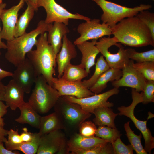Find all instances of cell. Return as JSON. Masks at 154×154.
Returning <instances> with one entry per match:
<instances>
[{
	"mask_svg": "<svg viewBox=\"0 0 154 154\" xmlns=\"http://www.w3.org/2000/svg\"><path fill=\"white\" fill-rule=\"evenodd\" d=\"M110 28L117 43L135 47L154 46L149 28L136 16L125 18Z\"/></svg>",
	"mask_w": 154,
	"mask_h": 154,
	"instance_id": "1",
	"label": "cell"
},
{
	"mask_svg": "<svg viewBox=\"0 0 154 154\" xmlns=\"http://www.w3.org/2000/svg\"><path fill=\"white\" fill-rule=\"evenodd\" d=\"M35 45L36 49L27 54L38 76L42 75L52 86L56 66V55L47 40L46 32L40 35Z\"/></svg>",
	"mask_w": 154,
	"mask_h": 154,
	"instance_id": "2",
	"label": "cell"
},
{
	"mask_svg": "<svg viewBox=\"0 0 154 154\" xmlns=\"http://www.w3.org/2000/svg\"><path fill=\"white\" fill-rule=\"evenodd\" d=\"M53 23L40 21L36 28L11 40L7 41V51L5 56L10 63L16 67L26 58L27 53L35 45L39 35L48 31Z\"/></svg>",
	"mask_w": 154,
	"mask_h": 154,
	"instance_id": "3",
	"label": "cell"
},
{
	"mask_svg": "<svg viewBox=\"0 0 154 154\" xmlns=\"http://www.w3.org/2000/svg\"><path fill=\"white\" fill-rule=\"evenodd\" d=\"M34 84L28 102L38 113H47L54 107L60 96L42 75L37 77Z\"/></svg>",
	"mask_w": 154,
	"mask_h": 154,
	"instance_id": "4",
	"label": "cell"
},
{
	"mask_svg": "<svg viewBox=\"0 0 154 154\" xmlns=\"http://www.w3.org/2000/svg\"><path fill=\"white\" fill-rule=\"evenodd\" d=\"M102 9V23L112 28L123 19L135 16L139 12L151 8L149 4H141L133 8L129 7L106 0H92Z\"/></svg>",
	"mask_w": 154,
	"mask_h": 154,
	"instance_id": "5",
	"label": "cell"
},
{
	"mask_svg": "<svg viewBox=\"0 0 154 154\" xmlns=\"http://www.w3.org/2000/svg\"><path fill=\"white\" fill-rule=\"evenodd\" d=\"M96 45L110 68L122 70L130 60L127 49L118 43L114 37H101L96 41Z\"/></svg>",
	"mask_w": 154,
	"mask_h": 154,
	"instance_id": "6",
	"label": "cell"
},
{
	"mask_svg": "<svg viewBox=\"0 0 154 154\" xmlns=\"http://www.w3.org/2000/svg\"><path fill=\"white\" fill-rule=\"evenodd\" d=\"M131 95L132 101L130 105L127 106H122L118 107L117 110L119 112L118 115L127 116L133 122L143 136L145 142L144 149L147 153L151 154L152 150L154 148V137L147 127V120H139L134 115L135 106L142 102V92L140 93L135 89L132 88Z\"/></svg>",
	"mask_w": 154,
	"mask_h": 154,
	"instance_id": "7",
	"label": "cell"
},
{
	"mask_svg": "<svg viewBox=\"0 0 154 154\" xmlns=\"http://www.w3.org/2000/svg\"><path fill=\"white\" fill-rule=\"evenodd\" d=\"M38 8L43 7L46 13L45 21L48 23L59 22L68 25L70 19H75L87 21L91 19L88 17L78 13H72L56 3L55 0H37Z\"/></svg>",
	"mask_w": 154,
	"mask_h": 154,
	"instance_id": "8",
	"label": "cell"
},
{
	"mask_svg": "<svg viewBox=\"0 0 154 154\" xmlns=\"http://www.w3.org/2000/svg\"><path fill=\"white\" fill-rule=\"evenodd\" d=\"M55 112L62 115L70 125L78 127L91 115L84 111L77 104L66 100L60 96L54 107Z\"/></svg>",
	"mask_w": 154,
	"mask_h": 154,
	"instance_id": "9",
	"label": "cell"
},
{
	"mask_svg": "<svg viewBox=\"0 0 154 154\" xmlns=\"http://www.w3.org/2000/svg\"><path fill=\"white\" fill-rule=\"evenodd\" d=\"M119 92V88L114 87L104 93L95 94L82 98L69 96H61L67 101L78 104L85 112L92 114L94 110L97 108L102 106L109 108L113 107V103L108 101V100L111 96L117 94Z\"/></svg>",
	"mask_w": 154,
	"mask_h": 154,
	"instance_id": "10",
	"label": "cell"
},
{
	"mask_svg": "<svg viewBox=\"0 0 154 154\" xmlns=\"http://www.w3.org/2000/svg\"><path fill=\"white\" fill-rule=\"evenodd\" d=\"M67 141L61 130L41 136L37 154H64L69 153Z\"/></svg>",
	"mask_w": 154,
	"mask_h": 154,
	"instance_id": "11",
	"label": "cell"
},
{
	"mask_svg": "<svg viewBox=\"0 0 154 154\" xmlns=\"http://www.w3.org/2000/svg\"><path fill=\"white\" fill-rule=\"evenodd\" d=\"M80 36L74 42L76 45L88 40H97L106 36L112 35V30L106 24L100 23L99 19H94L80 24L77 28Z\"/></svg>",
	"mask_w": 154,
	"mask_h": 154,
	"instance_id": "12",
	"label": "cell"
},
{
	"mask_svg": "<svg viewBox=\"0 0 154 154\" xmlns=\"http://www.w3.org/2000/svg\"><path fill=\"white\" fill-rule=\"evenodd\" d=\"M133 60L130 59L121 70L122 75L121 77L112 82L114 87H129L139 92L143 91L147 80L133 67Z\"/></svg>",
	"mask_w": 154,
	"mask_h": 154,
	"instance_id": "13",
	"label": "cell"
},
{
	"mask_svg": "<svg viewBox=\"0 0 154 154\" xmlns=\"http://www.w3.org/2000/svg\"><path fill=\"white\" fill-rule=\"evenodd\" d=\"M13 73V79L23 90L29 94L38 76L31 62L27 57L16 67Z\"/></svg>",
	"mask_w": 154,
	"mask_h": 154,
	"instance_id": "14",
	"label": "cell"
},
{
	"mask_svg": "<svg viewBox=\"0 0 154 154\" xmlns=\"http://www.w3.org/2000/svg\"><path fill=\"white\" fill-rule=\"evenodd\" d=\"M52 82V86L57 91L60 96H69L82 98L95 94L84 86L82 81L70 82L61 78L54 77Z\"/></svg>",
	"mask_w": 154,
	"mask_h": 154,
	"instance_id": "15",
	"label": "cell"
},
{
	"mask_svg": "<svg viewBox=\"0 0 154 154\" xmlns=\"http://www.w3.org/2000/svg\"><path fill=\"white\" fill-rule=\"evenodd\" d=\"M25 2L23 0H20L17 5L2 11L0 15L3 24L0 33L1 39L8 41L15 38L14 30L18 20V12L23 7Z\"/></svg>",
	"mask_w": 154,
	"mask_h": 154,
	"instance_id": "16",
	"label": "cell"
},
{
	"mask_svg": "<svg viewBox=\"0 0 154 154\" xmlns=\"http://www.w3.org/2000/svg\"><path fill=\"white\" fill-rule=\"evenodd\" d=\"M67 35L64 37L61 48L56 56L58 78L61 77L66 66L77 55L75 45L69 40Z\"/></svg>",
	"mask_w": 154,
	"mask_h": 154,
	"instance_id": "17",
	"label": "cell"
},
{
	"mask_svg": "<svg viewBox=\"0 0 154 154\" xmlns=\"http://www.w3.org/2000/svg\"><path fill=\"white\" fill-rule=\"evenodd\" d=\"M25 93L23 89L12 79L5 86L3 101L12 110H15L25 102Z\"/></svg>",
	"mask_w": 154,
	"mask_h": 154,
	"instance_id": "18",
	"label": "cell"
},
{
	"mask_svg": "<svg viewBox=\"0 0 154 154\" xmlns=\"http://www.w3.org/2000/svg\"><path fill=\"white\" fill-rule=\"evenodd\" d=\"M106 141L96 136L86 137L75 133L67 141L69 152L72 151L91 148L104 144Z\"/></svg>",
	"mask_w": 154,
	"mask_h": 154,
	"instance_id": "19",
	"label": "cell"
},
{
	"mask_svg": "<svg viewBox=\"0 0 154 154\" xmlns=\"http://www.w3.org/2000/svg\"><path fill=\"white\" fill-rule=\"evenodd\" d=\"M97 40L92 42H84L76 45L82 54L81 63L82 66L89 74L90 68L95 64V59L100 53L96 44Z\"/></svg>",
	"mask_w": 154,
	"mask_h": 154,
	"instance_id": "20",
	"label": "cell"
},
{
	"mask_svg": "<svg viewBox=\"0 0 154 154\" xmlns=\"http://www.w3.org/2000/svg\"><path fill=\"white\" fill-rule=\"evenodd\" d=\"M47 40L51 46L55 55L61 48L64 37L70 32L67 25L61 22H54L48 31Z\"/></svg>",
	"mask_w": 154,
	"mask_h": 154,
	"instance_id": "21",
	"label": "cell"
},
{
	"mask_svg": "<svg viewBox=\"0 0 154 154\" xmlns=\"http://www.w3.org/2000/svg\"><path fill=\"white\" fill-rule=\"evenodd\" d=\"M18 108L20 115L15 121L20 124H28L33 127L39 129L41 116L29 103L25 102Z\"/></svg>",
	"mask_w": 154,
	"mask_h": 154,
	"instance_id": "22",
	"label": "cell"
},
{
	"mask_svg": "<svg viewBox=\"0 0 154 154\" xmlns=\"http://www.w3.org/2000/svg\"><path fill=\"white\" fill-rule=\"evenodd\" d=\"M64 128L59 115L56 112L41 116L38 133L40 136Z\"/></svg>",
	"mask_w": 154,
	"mask_h": 154,
	"instance_id": "23",
	"label": "cell"
},
{
	"mask_svg": "<svg viewBox=\"0 0 154 154\" xmlns=\"http://www.w3.org/2000/svg\"><path fill=\"white\" fill-rule=\"evenodd\" d=\"M122 75L121 70L110 68L101 75L89 89L95 94H99L106 88L108 82L119 79Z\"/></svg>",
	"mask_w": 154,
	"mask_h": 154,
	"instance_id": "24",
	"label": "cell"
},
{
	"mask_svg": "<svg viewBox=\"0 0 154 154\" xmlns=\"http://www.w3.org/2000/svg\"><path fill=\"white\" fill-rule=\"evenodd\" d=\"M92 114L95 116L93 121L96 125L116 128L114 121L118 113L114 112L110 108L102 106L97 108L94 110Z\"/></svg>",
	"mask_w": 154,
	"mask_h": 154,
	"instance_id": "25",
	"label": "cell"
},
{
	"mask_svg": "<svg viewBox=\"0 0 154 154\" xmlns=\"http://www.w3.org/2000/svg\"><path fill=\"white\" fill-rule=\"evenodd\" d=\"M40 137L38 133H35L34 138L30 141L13 144L7 141L5 145L6 148L9 150H19L25 154H35L37 153L39 146Z\"/></svg>",
	"mask_w": 154,
	"mask_h": 154,
	"instance_id": "26",
	"label": "cell"
},
{
	"mask_svg": "<svg viewBox=\"0 0 154 154\" xmlns=\"http://www.w3.org/2000/svg\"><path fill=\"white\" fill-rule=\"evenodd\" d=\"M27 5V8L17 21L14 30V37H18L26 33V30L33 17L35 10L31 5Z\"/></svg>",
	"mask_w": 154,
	"mask_h": 154,
	"instance_id": "27",
	"label": "cell"
},
{
	"mask_svg": "<svg viewBox=\"0 0 154 154\" xmlns=\"http://www.w3.org/2000/svg\"><path fill=\"white\" fill-rule=\"evenodd\" d=\"M88 74L80 64L74 65L70 62L65 67L61 78L68 81H79L87 77Z\"/></svg>",
	"mask_w": 154,
	"mask_h": 154,
	"instance_id": "28",
	"label": "cell"
},
{
	"mask_svg": "<svg viewBox=\"0 0 154 154\" xmlns=\"http://www.w3.org/2000/svg\"><path fill=\"white\" fill-rule=\"evenodd\" d=\"M95 67L94 72L89 79L84 80L82 82L83 85L89 89L96 82L101 75L110 68L108 65L102 55L97 59L95 64Z\"/></svg>",
	"mask_w": 154,
	"mask_h": 154,
	"instance_id": "29",
	"label": "cell"
},
{
	"mask_svg": "<svg viewBox=\"0 0 154 154\" xmlns=\"http://www.w3.org/2000/svg\"><path fill=\"white\" fill-rule=\"evenodd\" d=\"M130 121H128L124 125L126 135L130 143V144L136 154H147V153L144 149L141 143L142 134L140 133L139 135H137L134 133L130 127Z\"/></svg>",
	"mask_w": 154,
	"mask_h": 154,
	"instance_id": "30",
	"label": "cell"
},
{
	"mask_svg": "<svg viewBox=\"0 0 154 154\" xmlns=\"http://www.w3.org/2000/svg\"><path fill=\"white\" fill-rule=\"evenodd\" d=\"M95 135L111 143L120 137L121 134L116 128H111L107 126H99L97 129Z\"/></svg>",
	"mask_w": 154,
	"mask_h": 154,
	"instance_id": "31",
	"label": "cell"
},
{
	"mask_svg": "<svg viewBox=\"0 0 154 154\" xmlns=\"http://www.w3.org/2000/svg\"><path fill=\"white\" fill-rule=\"evenodd\" d=\"M127 56L129 59L135 60L137 62H154V49L143 52H138L135 49H127Z\"/></svg>",
	"mask_w": 154,
	"mask_h": 154,
	"instance_id": "32",
	"label": "cell"
},
{
	"mask_svg": "<svg viewBox=\"0 0 154 154\" xmlns=\"http://www.w3.org/2000/svg\"><path fill=\"white\" fill-rule=\"evenodd\" d=\"M70 153L72 154H114L112 144L108 142L91 148L74 150Z\"/></svg>",
	"mask_w": 154,
	"mask_h": 154,
	"instance_id": "33",
	"label": "cell"
},
{
	"mask_svg": "<svg viewBox=\"0 0 154 154\" xmlns=\"http://www.w3.org/2000/svg\"><path fill=\"white\" fill-rule=\"evenodd\" d=\"M133 66L147 80L154 81V62H145L133 64Z\"/></svg>",
	"mask_w": 154,
	"mask_h": 154,
	"instance_id": "34",
	"label": "cell"
},
{
	"mask_svg": "<svg viewBox=\"0 0 154 154\" xmlns=\"http://www.w3.org/2000/svg\"><path fill=\"white\" fill-rule=\"evenodd\" d=\"M147 10L139 12L135 16L140 19L149 28L154 38V13Z\"/></svg>",
	"mask_w": 154,
	"mask_h": 154,
	"instance_id": "35",
	"label": "cell"
},
{
	"mask_svg": "<svg viewBox=\"0 0 154 154\" xmlns=\"http://www.w3.org/2000/svg\"><path fill=\"white\" fill-rule=\"evenodd\" d=\"M142 92V103L146 104L154 102V81L147 80L145 86Z\"/></svg>",
	"mask_w": 154,
	"mask_h": 154,
	"instance_id": "36",
	"label": "cell"
},
{
	"mask_svg": "<svg viewBox=\"0 0 154 154\" xmlns=\"http://www.w3.org/2000/svg\"><path fill=\"white\" fill-rule=\"evenodd\" d=\"M114 154H133V149L131 145L125 144L121 140L120 137L111 143Z\"/></svg>",
	"mask_w": 154,
	"mask_h": 154,
	"instance_id": "37",
	"label": "cell"
},
{
	"mask_svg": "<svg viewBox=\"0 0 154 154\" xmlns=\"http://www.w3.org/2000/svg\"><path fill=\"white\" fill-rule=\"evenodd\" d=\"M79 127V134L86 137L95 136L97 129L95 124L90 121H84Z\"/></svg>",
	"mask_w": 154,
	"mask_h": 154,
	"instance_id": "38",
	"label": "cell"
},
{
	"mask_svg": "<svg viewBox=\"0 0 154 154\" xmlns=\"http://www.w3.org/2000/svg\"><path fill=\"white\" fill-rule=\"evenodd\" d=\"M7 141L13 144H18L22 142L20 135L18 133V129H11L8 131Z\"/></svg>",
	"mask_w": 154,
	"mask_h": 154,
	"instance_id": "39",
	"label": "cell"
},
{
	"mask_svg": "<svg viewBox=\"0 0 154 154\" xmlns=\"http://www.w3.org/2000/svg\"><path fill=\"white\" fill-rule=\"evenodd\" d=\"M23 131L20 134L22 142H29L32 141L34 138L35 133H32L29 131L26 127L22 129Z\"/></svg>",
	"mask_w": 154,
	"mask_h": 154,
	"instance_id": "40",
	"label": "cell"
},
{
	"mask_svg": "<svg viewBox=\"0 0 154 154\" xmlns=\"http://www.w3.org/2000/svg\"><path fill=\"white\" fill-rule=\"evenodd\" d=\"M3 0H0V15L2 11L5 9L6 6V4L3 3ZM1 29L0 27V49H6L7 48V46L6 44L2 42L1 40V38L0 37V33Z\"/></svg>",
	"mask_w": 154,
	"mask_h": 154,
	"instance_id": "41",
	"label": "cell"
},
{
	"mask_svg": "<svg viewBox=\"0 0 154 154\" xmlns=\"http://www.w3.org/2000/svg\"><path fill=\"white\" fill-rule=\"evenodd\" d=\"M19 152L15 150L11 151L7 149L4 146L3 142H0V154H19Z\"/></svg>",
	"mask_w": 154,
	"mask_h": 154,
	"instance_id": "42",
	"label": "cell"
},
{
	"mask_svg": "<svg viewBox=\"0 0 154 154\" xmlns=\"http://www.w3.org/2000/svg\"><path fill=\"white\" fill-rule=\"evenodd\" d=\"M2 100H0V117H2L5 115L7 112V108L8 106L5 104Z\"/></svg>",
	"mask_w": 154,
	"mask_h": 154,
	"instance_id": "43",
	"label": "cell"
},
{
	"mask_svg": "<svg viewBox=\"0 0 154 154\" xmlns=\"http://www.w3.org/2000/svg\"><path fill=\"white\" fill-rule=\"evenodd\" d=\"M8 130L0 127V142L5 143L7 141L5 137L7 135Z\"/></svg>",
	"mask_w": 154,
	"mask_h": 154,
	"instance_id": "44",
	"label": "cell"
},
{
	"mask_svg": "<svg viewBox=\"0 0 154 154\" xmlns=\"http://www.w3.org/2000/svg\"><path fill=\"white\" fill-rule=\"evenodd\" d=\"M12 74V72L3 70L0 68V80L7 77H11Z\"/></svg>",
	"mask_w": 154,
	"mask_h": 154,
	"instance_id": "45",
	"label": "cell"
},
{
	"mask_svg": "<svg viewBox=\"0 0 154 154\" xmlns=\"http://www.w3.org/2000/svg\"><path fill=\"white\" fill-rule=\"evenodd\" d=\"M26 2L27 4H29L32 6L35 9V11H37L38 10V8L37 5V0H23Z\"/></svg>",
	"mask_w": 154,
	"mask_h": 154,
	"instance_id": "46",
	"label": "cell"
},
{
	"mask_svg": "<svg viewBox=\"0 0 154 154\" xmlns=\"http://www.w3.org/2000/svg\"><path fill=\"white\" fill-rule=\"evenodd\" d=\"M5 85L0 80V100L3 101L5 92Z\"/></svg>",
	"mask_w": 154,
	"mask_h": 154,
	"instance_id": "47",
	"label": "cell"
},
{
	"mask_svg": "<svg viewBox=\"0 0 154 154\" xmlns=\"http://www.w3.org/2000/svg\"><path fill=\"white\" fill-rule=\"evenodd\" d=\"M5 123L3 118L0 117V127H4Z\"/></svg>",
	"mask_w": 154,
	"mask_h": 154,
	"instance_id": "48",
	"label": "cell"
},
{
	"mask_svg": "<svg viewBox=\"0 0 154 154\" xmlns=\"http://www.w3.org/2000/svg\"><path fill=\"white\" fill-rule=\"evenodd\" d=\"M1 55V53L0 52V55Z\"/></svg>",
	"mask_w": 154,
	"mask_h": 154,
	"instance_id": "49",
	"label": "cell"
},
{
	"mask_svg": "<svg viewBox=\"0 0 154 154\" xmlns=\"http://www.w3.org/2000/svg\"><path fill=\"white\" fill-rule=\"evenodd\" d=\"M153 0V1H154V0Z\"/></svg>",
	"mask_w": 154,
	"mask_h": 154,
	"instance_id": "50",
	"label": "cell"
}]
</instances>
